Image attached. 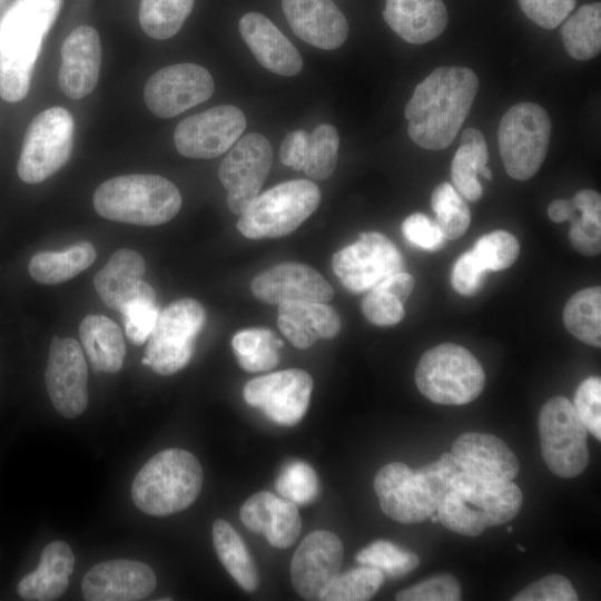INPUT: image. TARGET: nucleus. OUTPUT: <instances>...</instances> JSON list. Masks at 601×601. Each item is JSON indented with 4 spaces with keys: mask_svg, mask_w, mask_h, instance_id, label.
I'll return each instance as SVG.
<instances>
[{
    "mask_svg": "<svg viewBox=\"0 0 601 601\" xmlns=\"http://www.w3.org/2000/svg\"><path fill=\"white\" fill-rule=\"evenodd\" d=\"M550 137L551 120L540 105L512 106L497 130L499 150L508 175L516 180L533 177L545 159Z\"/></svg>",
    "mask_w": 601,
    "mask_h": 601,
    "instance_id": "obj_9",
    "label": "nucleus"
},
{
    "mask_svg": "<svg viewBox=\"0 0 601 601\" xmlns=\"http://www.w3.org/2000/svg\"><path fill=\"white\" fill-rule=\"evenodd\" d=\"M277 326L295 347L304 349L318 338L337 336L341 319L327 303L290 302L278 305Z\"/></svg>",
    "mask_w": 601,
    "mask_h": 601,
    "instance_id": "obj_28",
    "label": "nucleus"
},
{
    "mask_svg": "<svg viewBox=\"0 0 601 601\" xmlns=\"http://www.w3.org/2000/svg\"><path fill=\"white\" fill-rule=\"evenodd\" d=\"M308 134L305 130L290 131L283 140L279 150L280 161L295 170H303Z\"/></svg>",
    "mask_w": 601,
    "mask_h": 601,
    "instance_id": "obj_55",
    "label": "nucleus"
},
{
    "mask_svg": "<svg viewBox=\"0 0 601 601\" xmlns=\"http://www.w3.org/2000/svg\"><path fill=\"white\" fill-rule=\"evenodd\" d=\"M462 591L456 579L450 574H439L400 591L398 601H459Z\"/></svg>",
    "mask_w": 601,
    "mask_h": 601,
    "instance_id": "obj_45",
    "label": "nucleus"
},
{
    "mask_svg": "<svg viewBox=\"0 0 601 601\" xmlns=\"http://www.w3.org/2000/svg\"><path fill=\"white\" fill-rule=\"evenodd\" d=\"M75 566V556L70 546L62 541L47 544L41 553L38 568L49 574L69 578Z\"/></svg>",
    "mask_w": 601,
    "mask_h": 601,
    "instance_id": "obj_54",
    "label": "nucleus"
},
{
    "mask_svg": "<svg viewBox=\"0 0 601 601\" xmlns=\"http://www.w3.org/2000/svg\"><path fill=\"white\" fill-rule=\"evenodd\" d=\"M362 312L374 325L391 326L404 317V306L401 300L380 288H372L362 300Z\"/></svg>",
    "mask_w": 601,
    "mask_h": 601,
    "instance_id": "obj_47",
    "label": "nucleus"
},
{
    "mask_svg": "<svg viewBox=\"0 0 601 601\" xmlns=\"http://www.w3.org/2000/svg\"><path fill=\"white\" fill-rule=\"evenodd\" d=\"M355 560L359 564L376 568L390 579L402 578L420 564V559L413 551L387 540L370 543L358 551Z\"/></svg>",
    "mask_w": 601,
    "mask_h": 601,
    "instance_id": "obj_39",
    "label": "nucleus"
},
{
    "mask_svg": "<svg viewBox=\"0 0 601 601\" xmlns=\"http://www.w3.org/2000/svg\"><path fill=\"white\" fill-rule=\"evenodd\" d=\"M101 67V43L98 31L79 26L61 46L58 83L75 100L88 96L97 86Z\"/></svg>",
    "mask_w": 601,
    "mask_h": 601,
    "instance_id": "obj_22",
    "label": "nucleus"
},
{
    "mask_svg": "<svg viewBox=\"0 0 601 601\" xmlns=\"http://www.w3.org/2000/svg\"><path fill=\"white\" fill-rule=\"evenodd\" d=\"M245 128L246 118L239 108L220 105L180 121L174 142L185 157L210 159L226 152Z\"/></svg>",
    "mask_w": 601,
    "mask_h": 601,
    "instance_id": "obj_16",
    "label": "nucleus"
},
{
    "mask_svg": "<svg viewBox=\"0 0 601 601\" xmlns=\"http://www.w3.org/2000/svg\"><path fill=\"white\" fill-rule=\"evenodd\" d=\"M194 1L141 0L138 11L140 27L152 39H169L181 29L193 10Z\"/></svg>",
    "mask_w": 601,
    "mask_h": 601,
    "instance_id": "obj_37",
    "label": "nucleus"
},
{
    "mask_svg": "<svg viewBox=\"0 0 601 601\" xmlns=\"http://www.w3.org/2000/svg\"><path fill=\"white\" fill-rule=\"evenodd\" d=\"M62 0H16L0 24V97L22 100L45 36L56 21Z\"/></svg>",
    "mask_w": 601,
    "mask_h": 601,
    "instance_id": "obj_2",
    "label": "nucleus"
},
{
    "mask_svg": "<svg viewBox=\"0 0 601 601\" xmlns=\"http://www.w3.org/2000/svg\"><path fill=\"white\" fill-rule=\"evenodd\" d=\"M145 270V260L139 253L118 249L96 274V292L106 306L117 311L135 300H156L154 288L142 280Z\"/></svg>",
    "mask_w": 601,
    "mask_h": 601,
    "instance_id": "obj_24",
    "label": "nucleus"
},
{
    "mask_svg": "<svg viewBox=\"0 0 601 601\" xmlns=\"http://www.w3.org/2000/svg\"><path fill=\"white\" fill-rule=\"evenodd\" d=\"M471 250L487 272H496L513 265L519 256L520 245L512 234L495 230L480 237Z\"/></svg>",
    "mask_w": 601,
    "mask_h": 601,
    "instance_id": "obj_43",
    "label": "nucleus"
},
{
    "mask_svg": "<svg viewBox=\"0 0 601 601\" xmlns=\"http://www.w3.org/2000/svg\"><path fill=\"white\" fill-rule=\"evenodd\" d=\"M231 346L239 366L247 372L258 373L270 371L278 364L283 342L273 331L254 327L237 332Z\"/></svg>",
    "mask_w": 601,
    "mask_h": 601,
    "instance_id": "obj_35",
    "label": "nucleus"
},
{
    "mask_svg": "<svg viewBox=\"0 0 601 601\" xmlns=\"http://www.w3.org/2000/svg\"><path fill=\"white\" fill-rule=\"evenodd\" d=\"M383 18L397 36L413 45L437 38L449 20L443 0H386Z\"/></svg>",
    "mask_w": 601,
    "mask_h": 601,
    "instance_id": "obj_29",
    "label": "nucleus"
},
{
    "mask_svg": "<svg viewBox=\"0 0 601 601\" xmlns=\"http://www.w3.org/2000/svg\"><path fill=\"white\" fill-rule=\"evenodd\" d=\"M431 206L436 215V224L446 239H456L469 228V206L451 184L442 183L434 189Z\"/></svg>",
    "mask_w": 601,
    "mask_h": 601,
    "instance_id": "obj_41",
    "label": "nucleus"
},
{
    "mask_svg": "<svg viewBox=\"0 0 601 601\" xmlns=\"http://www.w3.org/2000/svg\"><path fill=\"white\" fill-rule=\"evenodd\" d=\"M570 223L569 237L574 249L585 256L598 255L601 250V218L580 214Z\"/></svg>",
    "mask_w": 601,
    "mask_h": 601,
    "instance_id": "obj_53",
    "label": "nucleus"
},
{
    "mask_svg": "<svg viewBox=\"0 0 601 601\" xmlns=\"http://www.w3.org/2000/svg\"><path fill=\"white\" fill-rule=\"evenodd\" d=\"M523 13L544 29L556 28L574 9L577 0H519Z\"/></svg>",
    "mask_w": 601,
    "mask_h": 601,
    "instance_id": "obj_51",
    "label": "nucleus"
},
{
    "mask_svg": "<svg viewBox=\"0 0 601 601\" xmlns=\"http://www.w3.org/2000/svg\"><path fill=\"white\" fill-rule=\"evenodd\" d=\"M45 380L52 405L60 415L73 418L86 410L87 364L80 345L73 338H52Z\"/></svg>",
    "mask_w": 601,
    "mask_h": 601,
    "instance_id": "obj_18",
    "label": "nucleus"
},
{
    "mask_svg": "<svg viewBox=\"0 0 601 601\" xmlns=\"http://www.w3.org/2000/svg\"><path fill=\"white\" fill-rule=\"evenodd\" d=\"M344 548L339 538L326 530L309 533L290 562L294 590L306 600H318L324 588L339 573Z\"/></svg>",
    "mask_w": 601,
    "mask_h": 601,
    "instance_id": "obj_19",
    "label": "nucleus"
},
{
    "mask_svg": "<svg viewBox=\"0 0 601 601\" xmlns=\"http://www.w3.org/2000/svg\"><path fill=\"white\" fill-rule=\"evenodd\" d=\"M460 469L491 481H512L519 473V461L512 450L492 434L467 432L452 445Z\"/></svg>",
    "mask_w": 601,
    "mask_h": 601,
    "instance_id": "obj_25",
    "label": "nucleus"
},
{
    "mask_svg": "<svg viewBox=\"0 0 601 601\" xmlns=\"http://www.w3.org/2000/svg\"><path fill=\"white\" fill-rule=\"evenodd\" d=\"M338 145L336 128L328 124L319 125L308 135L303 171L317 180L331 177L337 164Z\"/></svg>",
    "mask_w": 601,
    "mask_h": 601,
    "instance_id": "obj_40",
    "label": "nucleus"
},
{
    "mask_svg": "<svg viewBox=\"0 0 601 601\" xmlns=\"http://www.w3.org/2000/svg\"><path fill=\"white\" fill-rule=\"evenodd\" d=\"M75 121L62 107L37 115L23 138L17 171L27 184H38L57 173L70 158Z\"/></svg>",
    "mask_w": 601,
    "mask_h": 601,
    "instance_id": "obj_12",
    "label": "nucleus"
},
{
    "mask_svg": "<svg viewBox=\"0 0 601 601\" xmlns=\"http://www.w3.org/2000/svg\"><path fill=\"white\" fill-rule=\"evenodd\" d=\"M238 27L244 41L264 68L287 77L302 70L299 52L267 17L248 12L240 18Z\"/></svg>",
    "mask_w": 601,
    "mask_h": 601,
    "instance_id": "obj_27",
    "label": "nucleus"
},
{
    "mask_svg": "<svg viewBox=\"0 0 601 601\" xmlns=\"http://www.w3.org/2000/svg\"><path fill=\"white\" fill-rule=\"evenodd\" d=\"M462 471L452 453L413 470L404 463L383 466L374 479L382 511L404 524L420 523L436 512L452 479Z\"/></svg>",
    "mask_w": 601,
    "mask_h": 601,
    "instance_id": "obj_3",
    "label": "nucleus"
},
{
    "mask_svg": "<svg viewBox=\"0 0 601 601\" xmlns=\"http://www.w3.org/2000/svg\"><path fill=\"white\" fill-rule=\"evenodd\" d=\"M96 249L80 242L62 252H40L29 262L30 276L41 284H60L71 279L92 265Z\"/></svg>",
    "mask_w": 601,
    "mask_h": 601,
    "instance_id": "obj_32",
    "label": "nucleus"
},
{
    "mask_svg": "<svg viewBox=\"0 0 601 601\" xmlns=\"http://www.w3.org/2000/svg\"><path fill=\"white\" fill-rule=\"evenodd\" d=\"M119 312L124 316L125 332L128 339L135 345L146 343L159 314L156 300H135Z\"/></svg>",
    "mask_w": 601,
    "mask_h": 601,
    "instance_id": "obj_46",
    "label": "nucleus"
},
{
    "mask_svg": "<svg viewBox=\"0 0 601 601\" xmlns=\"http://www.w3.org/2000/svg\"><path fill=\"white\" fill-rule=\"evenodd\" d=\"M272 162V146L258 132L247 134L229 150L219 166L218 176L227 190V205L234 214H243L258 196Z\"/></svg>",
    "mask_w": 601,
    "mask_h": 601,
    "instance_id": "obj_14",
    "label": "nucleus"
},
{
    "mask_svg": "<svg viewBox=\"0 0 601 601\" xmlns=\"http://www.w3.org/2000/svg\"><path fill=\"white\" fill-rule=\"evenodd\" d=\"M376 288L390 293L404 303L414 288V278L405 272H396L383 279Z\"/></svg>",
    "mask_w": 601,
    "mask_h": 601,
    "instance_id": "obj_56",
    "label": "nucleus"
},
{
    "mask_svg": "<svg viewBox=\"0 0 601 601\" xmlns=\"http://www.w3.org/2000/svg\"><path fill=\"white\" fill-rule=\"evenodd\" d=\"M332 267L343 286L358 294L402 270L403 258L395 244L385 235L364 231L356 242L334 254Z\"/></svg>",
    "mask_w": 601,
    "mask_h": 601,
    "instance_id": "obj_13",
    "label": "nucleus"
},
{
    "mask_svg": "<svg viewBox=\"0 0 601 601\" xmlns=\"http://www.w3.org/2000/svg\"><path fill=\"white\" fill-rule=\"evenodd\" d=\"M513 601H575L578 594L563 575L549 574L512 598Z\"/></svg>",
    "mask_w": 601,
    "mask_h": 601,
    "instance_id": "obj_50",
    "label": "nucleus"
},
{
    "mask_svg": "<svg viewBox=\"0 0 601 601\" xmlns=\"http://www.w3.org/2000/svg\"><path fill=\"white\" fill-rule=\"evenodd\" d=\"M282 8L294 33L314 47L336 49L348 36L347 20L332 0H282Z\"/></svg>",
    "mask_w": 601,
    "mask_h": 601,
    "instance_id": "obj_23",
    "label": "nucleus"
},
{
    "mask_svg": "<svg viewBox=\"0 0 601 601\" xmlns=\"http://www.w3.org/2000/svg\"><path fill=\"white\" fill-rule=\"evenodd\" d=\"M384 574L370 565L357 566L338 573L321 592L323 601H365L370 600L384 583Z\"/></svg>",
    "mask_w": 601,
    "mask_h": 601,
    "instance_id": "obj_38",
    "label": "nucleus"
},
{
    "mask_svg": "<svg viewBox=\"0 0 601 601\" xmlns=\"http://www.w3.org/2000/svg\"><path fill=\"white\" fill-rule=\"evenodd\" d=\"M239 515L248 530L263 534L275 548L290 546L300 533L302 520L297 505L267 491L247 499Z\"/></svg>",
    "mask_w": 601,
    "mask_h": 601,
    "instance_id": "obj_26",
    "label": "nucleus"
},
{
    "mask_svg": "<svg viewBox=\"0 0 601 601\" xmlns=\"http://www.w3.org/2000/svg\"><path fill=\"white\" fill-rule=\"evenodd\" d=\"M181 195L158 175H122L102 183L95 191L96 211L109 220L157 226L173 219L181 207Z\"/></svg>",
    "mask_w": 601,
    "mask_h": 601,
    "instance_id": "obj_5",
    "label": "nucleus"
},
{
    "mask_svg": "<svg viewBox=\"0 0 601 601\" xmlns=\"http://www.w3.org/2000/svg\"><path fill=\"white\" fill-rule=\"evenodd\" d=\"M566 329L581 342L601 346V288L589 287L577 292L563 311Z\"/></svg>",
    "mask_w": 601,
    "mask_h": 601,
    "instance_id": "obj_36",
    "label": "nucleus"
},
{
    "mask_svg": "<svg viewBox=\"0 0 601 601\" xmlns=\"http://www.w3.org/2000/svg\"><path fill=\"white\" fill-rule=\"evenodd\" d=\"M523 502L512 481H491L460 471L436 509L440 522L450 531L477 536L486 528L510 522Z\"/></svg>",
    "mask_w": 601,
    "mask_h": 601,
    "instance_id": "obj_4",
    "label": "nucleus"
},
{
    "mask_svg": "<svg viewBox=\"0 0 601 601\" xmlns=\"http://www.w3.org/2000/svg\"><path fill=\"white\" fill-rule=\"evenodd\" d=\"M572 405L587 431L600 441L601 380L599 376H590L578 386Z\"/></svg>",
    "mask_w": 601,
    "mask_h": 601,
    "instance_id": "obj_44",
    "label": "nucleus"
},
{
    "mask_svg": "<svg viewBox=\"0 0 601 601\" xmlns=\"http://www.w3.org/2000/svg\"><path fill=\"white\" fill-rule=\"evenodd\" d=\"M68 584V578L56 577L37 568L19 581L17 592L23 600L51 601L60 598Z\"/></svg>",
    "mask_w": 601,
    "mask_h": 601,
    "instance_id": "obj_48",
    "label": "nucleus"
},
{
    "mask_svg": "<svg viewBox=\"0 0 601 601\" xmlns=\"http://www.w3.org/2000/svg\"><path fill=\"white\" fill-rule=\"evenodd\" d=\"M313 390V378L304 370L289 368L258 376L244 386L245 402L272 422L293 426L305 415Z\"/></svg>",
    "mask_w": 601,
    "mask_h": 601,
    "instance_id": "obj_15",
    "label": "nucleus"
},
{
    "mask_svg": "<svg viewBox=\"0 0 601 601\" xmlns=\"http://www.w3.org/2000/svg\"><path fill=\"white\" fill-rule=\"evenodd\" d=\"M486 273L487 270L470 249L456 259L452 269L451 283L459 294L470 297L481 290Z\"/></svg>",
    "mask_w": 601,
    "mask_h": 601,
    "instance_id": "obj_52",
    "label": "nucleus"
},
{
    "mask_svg": "<svg viewBox=\"0 0 601 601\" xmlns=\"http://www.w3.org/2000/svg\"><path fill=\"white\" fill-rule=\"evenodd\" d=\"M214 92L207 69L195 63H178L155 72L146 82L144 99L159 118H173L206 101Z\"/></svg>",
    "mask_w": 601,
    "mask_h": 601,
    "instance_id": "obj_17",
    "label": "nucleus"
},
{
    "mask_svg": "<svg viewBox=\"0 0 601 601\" xmlns=\"http://www.w3.org/2000/svg\"><path fill=\"white\" fill-rule=\"evenodd\" d=\"M250 289L256 298L273 305L327 303L334 297L332 285L317 270L299 263H283L268 268L253 279Z\"/></svg>",
    "mask_w": 601,
    "mask_h": 601,
    "instance_id": "obj_21",
    "label": "nucleus"
},
{
    "mask_svg": "<svg viewBox=\"0 0 601 601\" xmlns=\"http://www.w3.org/2000/svg\"><path fill=\"white\" fill-rule=\"evenodd\" d=\"M542 457L563 479L580 475L589 463L588 431L564 396L546 401L539 414Z\"/></svg>",
    "mask_w": 601,
    "mask_h": 601,
    "instance_id": "obj_11",
    "label": "nucleus"
},
{
    "mask_svg": "<svg viewBox=\"0 0 601 601\" xmlns=\"http://www.w3.org/2000/svg\"><path fill=\"white\" fill-rule=\"evenodd\" d=\"M506 530H508L509 532H512V531H513V528H512V526H508Z\"/></svg>",
    "mask_w": 601,
    "mask_h": 601,
    "instance_id": "obj_61",
    "label": "nucleus"
},
{
    "mask_svg": "<svg viewBox=\"0 0 601 601\" xmlns=\"http://www.w3.org/2000/svg\"><path fill=\"white\" fill-rule=\"evenodd\" d=\"M402 233L408 243L428 252L442 249L447 240L436 221L421 213L405 218Z\"/></svg>",
    "mask_w": 601,
    "mask_h": 601,
    "instance_id": "obj_49",
    "label": "nucleus"
},
{
    "mask_svg": "<svg viewBox=\"0 0 601 601\" xmlns=\"http://www.w3.org/2000/svg\"><path fill=\"white\" fill-rule=\"evenodd\" d=\"M82 346L92 367L102 373H117L126 355L120 327L104 315H88L79 326Z\"/></svg>",
    "mask_w": 601,
    "mask_h": 601,
    "instance_id": "obj_30",
    "label": "nucleus"
},
{
    "mask_svg": "<svg viewBox=\"0 0 601 601\" xmlns=\"http://www.w3.org/2000/svg\"><path fill=\"white\" fill-rule=\"evenodd\" d=\"M572 205L580 214L601 218V196L595 190L584 189L571 199Z\"/></svg>",
    "mask_w": 601,
    "mask_h": 601,
    "instance_id": "obj_57",
    "label": "nucleus"
},
{
    "mask_svg": "<svg viewBox=\"0 0 601 601\" xmlns=\"http://www.w3.org/2000/svg\"><path fill=\"white\" fill-rule=\"evenodd\" d=\"M321 190L307 179L280 183L240 214L239 233L249 239L278 238L296 230L318 207Z\"/></svg>",
    "mask_w": 601,
    "mask_h": 601,
    "instance_id": "obj_7",
    "label": "nucleus"
},
{
    "mask_svg": "<svg viewBox=\"0 0 601 601\" xmlns=\"http://www.w3.org/2000/svg\"><path fill=\"white\" fill-rule=\"evenodd\" d=\"M206 312L193 298L170 303L159 312L147 339L142 364L160 375H171L190 361L197 335L204 327Z\"/></svg>",
    "mask_w": 601,
    "mask_h": 601,
    "instance_id": "obj_10",
    "label": "nucleus"
},
{
    "mask_svg": "<svg viewBox=\"0 0 601 601\" xmlns=\"http://www.w3.org/2000/svg\"><path fill=\"white\" fill-rule=\"evenodd\" d=\"M156 584L148 564L120 559L93 565L83 577L81 590L88 601H137L150 595Z\"/></svg>",
    "mask_w": 601,
    "mask_h": 601,
    "instance_id": "obj_20",
    "label": "nucleus"
},
{
    "mask_svg": "<svg viewBox=\"0 0 601 601\" xmlns=\"http://www.w3.org/2000/svg\"><path fill=\"white\" fill-rule=\"evenodd\" d=\"M418 391L443 405H463L483 391L485 375L475 356L456 344H441L426 351L415 371Z\"/></svg>",
    "mask_w": 601,
    "mask_h": 601,
    "instance_id": "obj_8",
    "label": "nucleus"
},
{
    "mask_svg": "<svg viewBox=\"0 0 601 601\" xmlns=\"http://www.w3.org/2000/svg\"><path fill=\"white\" fill-rule=\"evenodd\" d=\"M275 489L282 497L303 505L317 497L319 486L314 469L304 461L294 460L282 467Z\"/></svg>",
    "mask_w": 601,
    "mask_h": 601,
    "instance_id": "obj_42",
    "label": "nucleus"
},
{
    "mask_svg": "<svg viewBox=\"0 0 601 601\" xmlns=\"http://www.w3.org/2000/svg\"><path fill=\"white\" fill-rule=\"evenodd\" d=\"M430 519H431V521L434 522V523L440 522L437 514H434V513H433V514L430 516Z\"/></svg>",
    "mask_w": 601,
    "mask_h": 601,
    "instance_id": "obj_60",
    "label": "nucleus"
},
{
    "mask_svg": "<svg viewBox=\"0 0 601 601\" xmlns=\"http://www.w3.org/2000/svg\"><path fill=\"white\" fill-rule=\"evenodd\" d=\"M481 175L485 178V179H492V173L491 170L487 168V166L485 168H483V170L481 171Z\"/></svg>",
    "mask_w": 601,
    "mask_h": 601,
    "instance_id": "obj_59",
    "label": "nucleus"
},
{
    "mask_svg": "<svg viewBox=\"0 0 601 601\" xmlns=\"http://www.w3.org/2000/svg\"><path fill=\"white\" fill-rule=\"evenodd\" d=\"M213 542L224 568L245 591L252 592L258 585V573L240 535L225 520L213 524Z\"/></svg>",
    "mask_w": 601,
    "mask_h": 601,
    "instance_id": "obj_33",
    "label": "nucleus"
},
{
    "mask_svg": "<svg viewBox=\"0 0 601 601\" xmlns=\"http://www.w3.org/2000/svg\"><path fill=\"white\" fill-rule=\"evenodd\" d=\"M548 214L555 223L571 221L577 216V210L571 200L556 199L549 205Z\"/></svg>",
    "mask_w": 601,
    "mask_h": 601,
    "instance_id": "obj_58",
    "label": "nucleus"
},
{
    "mask_svg": "<svg viewBox=\"0 0 601 601\" xmlns=\"http://www.w3.org/2000/svg\"><path fill=\"white\" fill-rule=\"evenodd\" d=\"M487 159L483 134L475 128L465 129L452 160L451 174L454 188L466 200L476 201L482 197L477 174L486 167Z\"/></svg>",
    "mask_w": 601,
    "mask_h": 601,
    "instance_id": "obj_31",
    "label": "nucleus"
},
{
    "mask_svg": "<svg viewBox=\"0 0 601 601\" xmlns=\"http://www.w3.org/2000/svg\"><path fill=\"white\" fill-rule=\"evenodd\" d=\"M203 469L197 457L181 449L154 455L131 485L136 506L150 515H168L187 509L200 493Z\"/></svg>",
    "mask_w": 601,
    "mask_h": 601,
    "instance_id": "obj_6",
    "label": "nucleus"
},
{
    "mask_svg": "<svg viewBox=\"0 0 601 601\" xmlns=\"http://www.w3.org/2000/svg\"><path fill=\"white\" fill-rule=\"evenodd\" d=\"M562 42L577 60H589L601 51V4H583L561 28Z\"/></svg>",
    "mask_w": 601,
    "mask_h": 601,
    "instance_id": "obj_34",
    "label": "nucleus"
},
{
    "mask_svg": "<svg viewBox=\"0 0 601 601\" xmlns=\"http://www.w3.org/2000/svg\"><path fill=\"white\" fill-rule=\"evenodd\" d=\"M479 78L466 67H439L421 81L405 106L410 138L420 147H449L466 119Z\"/></svg>",
    "mask_w": 601,
    "mask_h": 601,
    "instance_id": "obj_1",
    "label": "nucleus"
}]
</instances>
